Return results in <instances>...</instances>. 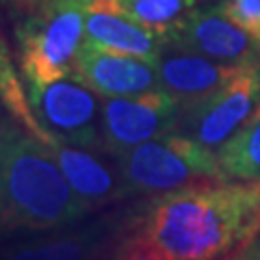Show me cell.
Wrapping results in <instances>:
<instances>
[{"instance_id":"d6986e66","label":"cell","mask_w":260,"mask_h":260,"mask_svg":"<svg viewBox=\"0 0 260 260\" xmlns=\"http://www.w3.org/2000/svg\"><path fill=\"white\" fill-rule=\"evenodd\" d=\"M243 258L245 260H260V234L247 247H243Z\"/></svg>"},{"instance_id":"9a60e30c","label":"cell","mask_w":260,"mask_h":260,"mask_svg":"<svg viewBox=\"0 0 260 260\" xmlns=\"http://www.w3.org/2000/svg\"><path fill=\"white\" fill-rule=\"evenodd\" d=\"M119 5L141 26L167 39L198 7V0H119Z\"/></svg>"},{"instance_id":"ffe728a7","label":"cell","mask_w":260,"mask_h":260,"mask_svg":"<svg viewBox=\"0 0 260 260\" xmlns=\"http://www.w3.org/2000/svg\"><path fill=\"white\" fill-rule=\"evenodd\" d=\"M221 260H245V258H243V249H239V251H232V254L223 256Z\"/></svg>"},{"instance_id":"e0dca14e","label":"cell","mask_w":260,"mask_h":260,"mask_svg":"<svg viewBox=\"0 0 260 260\" xmlns=\"http://www.w3.org/2000/svg\"><path fill=\"white\" fill-rule=\"evenodd\" d=\"M115 260H176L169 251L158 245L145 232L133 234L115 251Z\"/></svg>"},{"instance_id":"2e32d148","label":"cell","mask_w":260,"mask_h":260,"mask_svg":"<svg viewBox=\"0 0 260 260\" xmlns=\"http://www.w3.org/2000/svg\"><path fill=\"white\" fill-rule=\"evenodd\" d=\"M95 247V234L83 237H63L30 243L13 249L7 260H89Z\"/></svg>"},{"instance_id":"ac0fdd59","label":"cell","mask_w":260,"mask_h":260,"mask_svg":"<svg viewBox=\"0 0 260 260\" xmlns=\"http://www.w3.org/2000/svg\"><path fill=\"white\" fill-rule=\"evenodd\" d=\"M221 7L260 46V0H223Z\"/></svg>"},{"instance_id":"ba28073f","label":"cell","mask_w":260,"mask_h":260,"mask_svg":"<svg viewBox=\"0 0 260 260\" xmlns=\"http://www.w3.org/2000/svg\"><path fill=\"white\" fill-rule=\"evenodd\" d=\"M167 42L225 65L243 68L260 63L258 42L223 11L221 5L195 7Z\"/></svg>"},{"instance_id":"3957f363","label":"cell","mask_w":260,"mask_h":260,"mask_svg":"<svg viewBox=\"0 0 260 260\" xmlns=\"http://www.w3.org/2000/svg\"><path fill=\"white\" fill-rule=\"evenodd\" d=\"M15 24L20 70L26 83L46 85L76 74L87 0H30Z\"/></svg>"},{"instance_id":"5bb4252c","label":"cell","mask_w":260,"mask_h":260,"mask_svg":"<svg viewBox=\"0 0 260 260\" xmlns=\"http://www.w3.org/2000/svg\"><path fill=\"white\" fill-rule=\"evenodd\" d=\"M0 104L15 119V124H20L24 130H28L32 137H37L46 145L54 143V139L39 126L35 113H32L30 100H28V89H24L22 78L18 76V72L13 68L9 46H7L3 35H0Z\"/></svg>"},{"instance_id":"7c38bea8","label":"cell","mask_w":260,"mask_h":260,"mask_svg":"<svg viewBox=\"0 0 260 260\" xmlns=\"http://www.w3.org/2000/svg\"><path fill=\"white\" fill-rule=\"evenodd\" d=\"M78 200L91 210L128 195L119 165L113 169L91 148H78L63 141L46 145Z\"/></svg>"},{"instance_id":"6da1fadb","label":"cell","mask_w":260,"mask_h":260,"mask_svg":"<svg viewBox=\"0 0 260 260\" xmlns=\"http://www.w3.org/2000/svg\"><path fill=\"white\" fill-rule=\"evenodd\" d=\"M139 225L174 258L221 260L260 234V180L198 182L154 195Z\"/></svg>"},{"instance_id":"44dd1931","label":"cell","mask_w":260,"mask_h":260,"mask_svg":"<svg viewBox=\"0 0 260 260\" xmlns=\"http://www.w3.org/2000/svg\"><path fill=\"white\" fill-rule=\"evenodd\" d=\"M176 260H204V258H176Z\"/></svg>"},{"instance_id":"277c9868","label":"cell","mask_w":260,"mask_h":260,"mask_svg":"<svg viewBox=\"0 0 260 260\" xmlns=\"http://www.w3.org/2000/svg\"><path fill=\"white\" fill-rule=\"evenodd\" d=\"M115 158L128 193L154 198L198 182L228 180L217 152L178 130L135 145Z\"/></svg>"},{"instance_id":"9c48e42d","label":"cell","mask_w":260,"mask_h":260,"mask_svg":"<svg viewBox=\"0 0 260 260\" xmlns=\"http://www.w3.org/2000/svg\"><path fill=\"white\" fill-rule=\"evenodd\" d=\"M76 76L102 98L139 95L160 89L154 61L109 52L89 44L80 48Z\"/></svg>"},{"instance_id":"8992f818","label":"cell","mask_w":260,"mask_h":260,"mask_svg":"<svg viewBox=\"0 0 260 260\" xmlns=\"http://www.w3.org/2000/svg\"><path fill=\"white\" fill-rule=\"evenodd\" d=\"M260 104V63L245 65L204 100L180 107L178 133L219 150Z\"/></svg>"},{"instance_id":"8fae6325","label":"cell","mask_w":260,"mask_h":260,"mask_svg":"<svg viewBox=\"0 0 260 260\" xmlns=\"http://www.w3.org/2000/svg\"><path fill=\"white\" fill-rule=\"evenodd\" d=\"M85 44L154 61L165 46V37L130 18L119 0H87Z\"/></svg>"},{"instance_id":"5b68a950","label":"cell","mask_w":260,"mask_h":260,"mask_svg":"<svg viewBox=\"0 0 260 260\" xmlns=\"http://www.w3.org/2000/svg\"><path fill=\"white\" fill-rule=\"evenodd\" d=\"M32 113L54 141L95 150L102 145V102L76 74L46 85L28 83Z\"/></svg>"},{"instance_id":"7a4b0ae2","label":"cell","mask_w":260,"mask_h":260,"mask_svg":"<svg viewBox=\"0 0 260 260\" xmlns=\"http://www.w3.org/2000/svg\"><path fill=\"white\" fill-rule=\"evenodd\" d=\"M87 210L46 143L0 119V237L65 228Z\"/></svg>"},{"instance_id":"30bf717a","label":"cell","mask_w":260,"mask_h":260,"mask_svg":"<svg viewBox=\"0 0 260 260\" xmlns=\"http://www.w3.org/2000/svg\"><path fill=\"white\" fill-rule=\"evenodd\" d=\"M162 91L174 95L178 104H193L221 89L241 70L239 65L217 63L198 52L184 50L165 39L160 54L154 59ZM245 68V65H243Z\"/></svg>"},{"instance_id":"4fadbf2b","label":"cell","mask_w":260,"mask_h":260,"mask_svg":"<svg viewBox=\"0 0 260 260\" xmlns=\"http://www.w3.org/2000/svg\"><path fill=\"white\" fill-rule=\"evenodd\" d=\"M228 180H260V104L221 148L217 150Z\"/></svg>"},{"instance_id":"52a82bcc","label":"cell","mask_w":260,"mask_h":260,"mask_svg":"<svg viewBox=\"0 0 260 260\" xmlns=\"http://www.w3.org/2000/svg\"><path fill=\"white\" fill-rule=\"evenodd\" d=\"M180 104L162 89L139 95L102 100V150L119 156L121 152L178 128Z\"/></svg>"}]
</instances>
